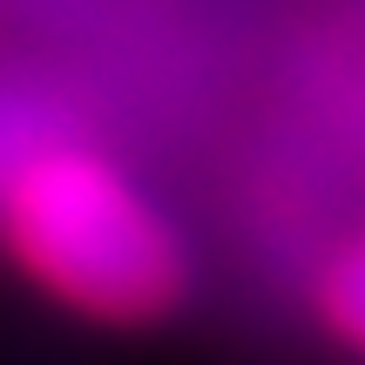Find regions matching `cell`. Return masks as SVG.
Here are the masks:
<instances>
[{
    "instance_id": "6da1fadb",
    "label": "cell",
    "mask_w": 365,
    "mask_h": 365,
    "mask_svg": "<svg viewBox=\"0 0 365 365\" xmlns=\"http://www.w3.org/2000/svg\"><path fill=\"white\" fill-rule=\"evenodd\" d=\"M0 244L27 284L95 325H156L190 298V244L176 223L75 135L0 190Z\"/></svg>"
},
{
    "instance_id": "7a4b0ae2",
    "label": "cell",
    "mask_w": 365,
    "mask_h": 365,
    "mask_svg": "<svg viewBox=\"0 0 365 365\" xmlns=\"http://www.w3.org/2000/svg\"><path fill=\"white\" fill-rule=\"evenodd\" d=\"M312 298H318L325 331L365 359V230L345 237V244L318 264V291H312Z\"/></svg>"
},
{
    "instance_id": "3957f363",
    "label": "cell",
    "mask_w": 365,
    "mask_h": 365,
    "mask_svg": "<svg viewBox=\"0 0 365 365\" xmlns=\"http://www.w3.org/2000/svg\"><path fill=\"white\" fill-rule=\"evenodd\" d=\"M61 135L68 129H61V115H54V102H41L21 81H0V190H7L41 149H54Z\"/></svg>"
}]
</instances>
